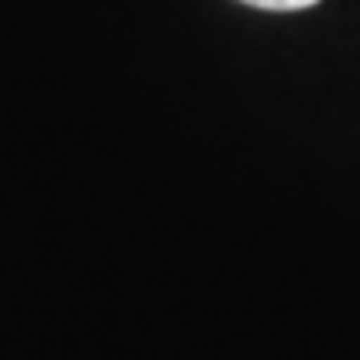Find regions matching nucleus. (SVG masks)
<instances>
[{
  "instance_id": "f257e3e1",
  "label": "nucleus",
  "mask_w": 360,
  "mask_h": 360,
  "mask_svg": "<svg viewBox=\"0 0 360 360\" xmlns=\"http://www.w3.org/2000/svg\"><path fill=\"white\" fill-rule=\"evenodd\" d=\"M250 8H261V11H302V8H313L320 0H243Z\"/></svg>"
}]
</instances>
